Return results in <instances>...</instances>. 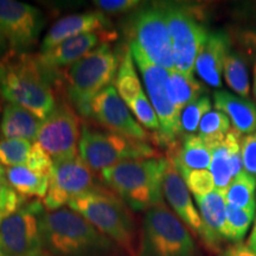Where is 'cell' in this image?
I'll return each mask as SVG.
<instances>
[{
  "label": "cell",
  "mask_w": 256,
  "mask_h": 256,
  "mask_svg": "<svg viewBox=\"0 0 256 256\" xmlns=\"http://www.w3.org/2000/svg\"><path fill=\"white\" fill-rule=\"evenodd\" d=\"M4 78L0 82V94L8 102L22 106L40 120H46L56 106L60 80L43 68L38 56L30 52L8 50L0 58Z\"/></svg>",
  "instance_id": "cell-1"
},
{
  "label": "cell",
  "mask_w": 256,
  "mask_h": 256,
  "mask_svg": "<svg viewBox=\"0 0 256 256\" xmlns=\"http://www.w3.org/2000/svg\"><path fill=\"white\" fill-rule=\"evenodd\" d=\"M40 229L48 256H127L115 243L72 209L42 211Z\"/></svg>",
  "instance_id": "cell-2"
},
{
  "label": "cell",
  "mask_w": 256,
  "mask_h": 256,
  "mask_svg": "<svg viewBox=\"0 0 256 256\" xmlns=\"http://www.w3.org/2000/svg\"><path fill=\"white\" fill-rule=\"evenodd\" d=\"M68 206L112 240L127 256H140L142 228L132 209L106 185L76 198Z\"/></svg>",
  "instance_id": "cell-3"
},
{
  "label": "cell",
  "mask_w": 256,
  "mask_h": 256,
  "mask_svg": "<svg viewBox=\"0 0 256 256\" xmlns=\"http://www.w3.org/2000/svg\"><path fill=\"white\" fill-rule=\"evenodd\" d=\"M166 165V158L130 160L104 170L101 179L130 209L147 211L164 203Z\"/></svg>",
  "instance_id": "cell-4"
},
{
  "label": "cell",
  "mask_w": 256,
  "mask_h": 256,
  "mask_svg": "<svg viewBox=\"0 0 256 256\" xmlns=\"http://www.w3.org/2000/svg\"><path fill=\"white\" fill-rule=\"evenodd\" d=\"M121 58L119 54L112 50L110 44H101L63 70L66 100L81 116L88 119L89 104L92 98L114 82Z\"/></svg>",
  "instance_id": "cell-5"
},
{
  "label": "cell",
  "mask_w": 256,
  "mask_h": 256,
  "mask_svg": "<svg viewBox=\"0 0 256 256\" xmlns=\"http://www.w3.org/2000/svg\"><path fill=\"white\" fill-rule=\"evenodd\" d=\"M78 152L80 158L96 172L130 160L159 158L156 150L147 142L110 130H98L88 124H82Z\"/></svg>",
  "instance_id": "cell-6"
},
{
  "label": "cell",
  "mask_w": 256,
  "mask_h": 256,
  "mask_svg": "<svg viewBox=\"0 0 256 256\" xmlns=\"http://www.w3.org/2000/svg\"><path fill=\"white\" fill-rule=\"evenodd\" d=\"M128 46H134L147 58L166 70L174 69V48L162 4L144 5L124 22Z\"/></svg>",
  "instance_id": "cell-7"
},
{
  "label": "cell",
  "mask_w": 256,
  "mask_h": 256,
  "mask_svg": "<svg viewBox=\"0 0 256 256\" xmlns=\"http://www.w3.org/2000/svg\"><path fill=\"white\" fill-rule=\"evenodd\" d=\"M142 228L140 256H200L186 226L165 203L145 211Z\"/></svg>",
  "instance_id": "cell-8"
},
{
  "label": "cell",
  "mask_w": 256,
  "mask_h": 256,
  "mask_svg": "<svg viewBox=\"0 0 256 256\" xmlns=\"http://www.w3.org/2000/svg\"><path fill=\"white\" fill-rule=\"evenodd\" d=\"M162 8L174 48V70L194 75L197 56L209 36V31L192 6L164 2Z\"/></svg>",
  "instance_id": "cell-9"
},
{
  "label": "cell",
  "mask_w": 256,
  "mask_h": 256,
  "mask_svg": "<svg viewBox=\"0 0 256 256\" xmlns=\"http://www.w3.org/2000/svg\"><path fill=\"white\" fill-rule=\"evenodd\" d=\"M80 118L66 98L56 101L54 110L42 121L37 142L51 156L54 162L76 158L78 153Z\"/></svg>",
  "instance_id": "cell-10"
},
{
  "label": "cell",
  "mask_w": 256,
  "mask_h": 256,
  "mask_svg": "<svg viewBox=\"0 0 256 256\" xmlns=\"http://www.w3.org/2000/svg\"><path fill=\"white\" fill-rule=\"evenodd\" d=\"M44 206L40 200L25 204L0 222V256H44L40 214Z\"/></svg>",
  "instance_id": "cell-11"
},
{
  "label": "cell",
  "mask_w": 256,
  "mask_h": 256,
  "mask_svg": "<svg viewBox=\"0 0 256 256\" xmlns=\"http://www.w3.org/2000/svg\"><path fill=\"white\" fill-rule=\"evenodd\" d=\"M130 46L134 63L140 70L144 84L148 94L150 101L158 115L160 124V140L171 145L176 138L180 136V113L176 110L168 95V84L170 70L156 66L140 49L134 46Z\"/></svg>",
  "instance_id": "cell-12"
},
{
  "label": "cell",
  "mask_w": 256,
  "mask_h": 256,
  "mask_svg": "<svg viewBox=\"0 0 256 256\" xmlns=\"http://www.w3.org/2000/svg\"><path fill=\"white\" fill-rule=\"evenodd\" d=\"M100 185L96 183L92 170L80 156L54 162L49 190L43 200V206L49 212L63 209L64 206H69L74 200Z\"/></svg>",
  "instance_id": "cell-13"
},
{
  "label": "cell",
  "mask_w": 256,
  "mask_h": 256,
  "mask_svg": "<svg viewBox=\"0 0 256 256\" xmlns=\"http://www.w3.org/2000/svg\"><path fill=\"white\" fill-rule=\"evenodd\" d=\"M44 28V16L34 6L16 0H0V30L14 52L36 46Z\"/></svg>",
  "instance_id": "cell-14"
},
{
  "label": "cell",
  "mask_w": 256,
  "mask_h": 256,
  "mask_svg": "<svg viewBox=\"0 0 256 256\" xmlns=\"http://www.w3.org/2000/svg\"><path fill=\"white\" fill-rule=\"evenodd\" d=\"M89 118L110 132L144 142L151 140L150 133L134 119L114 86H110L92 98L89 104Z\"/></svg>",
  "instance_id": "cell-15"
},
{
  "label": "cell",
  "mask_w": 256,
  "mask_h": 256,
  "mask_svg": "<svg viewBox=\"0 0 256 256\" xmlns=\"http://www.w3.org/2000/svg\"><path fill=\"white\" fill-rule=\"evenodd\" d=\"M118 38L115 31H98L80 34L52 48L46 52L37 54L43 68L54 75L72 66L101 44H110Z\"/></svg>",
  "instance_id": "cell-16"
},
{
  "label": "cell",
  "mask_w": 256,
  "mask_h": 256,
  "mask_svg": "<svg viewBox=\"0 0 256 256\" xmlns=\"http://www.w3.org/2000/svg\"><path fill=\"white\" fill-rule=\"evenodd\" d=\"M168 159V158H166ZM164 197L176 214V216L183 222L186 228L191 230L203 241L206 247L209 244V236L202 220L200 211L192 202L190 191L185 184L183 177L171 160L168 159L164 174Z\"/></svg>",
  "instance_id": "cell-17"
},
{
  "label": "cell",
  "mask_w": 256,
  "mask_h": 256,
  "mask_svg": "<svg viewBox=\"0 0 256 256\" xmlns=\"http://www.w3.org/2000/svg\"><path fill=\"white\" fill-rule=\"evenodd\" d=\"M232 46V43L229 32H209V36L197 56L194 72L198 78L210 87H222L224 62Z\"/></svg>",
  "instance_id": "cell-18"
},
{
  "label": "cell",
  "mask_w": 256,
  "mask_h": 256,
  "mask_svg": "<svg viewBox=\"0 0 256 256\" xmlns=\"http://www.w3.org/2000/svg\"><path fill=\"white\" fill-rule=\"evenodd\" d=\"M110 28L112 23L110 19L102 12H84L66 16L57 20L46 32L42 42L40 52H46L72 37L92 32L107 31V28Z\"/></svg>",
  "instance_id": "cell-19"
},
{
  "label": "cell",
  "mask_w": 256,
  "mask_h": 256,
  "mask_svg": "<svg viewBox=\"0 0 256 256\" xmlns=\"http://www.w3.org/2000/svg\"><path fill=\"white\" fill-rule=\"evenodd\" d=\"M242 134L232 130L223 142L211 148L210 172L215 186L224 191L234 177L243 171Z\"/></svg>",
  "instance_id": "cell-20"
},
{
  "label": "cell",
  "mask_w": 256,
  "mask_h": 256,
  "mask_svg": "<svg viewBox=\"0 0 256 256\" xmlns=\"http://www.w3.org/2000/svg\"><path fill=\"white\" fill-rule=\"evenodd\" d=\"M194 200L209 236L208 249L220 254L226 226V202L224 191L215 188L206 196L194 197Z\"/></svg>",
  "instance_id": "cell-21"
},
{
  "label": "cell",
  "mask_w": 256,
  "mask_h": 256,
  "mask_svg": "<svg viewBox=\"0 0 256 256\" xmlns=\"http://www.w3.org/2000/svg\"><path fill=\"white\" fill-rule=\"evenodd\" d=\"M216 110L228 116L232 130L249 136L256 132V104L250 98H244L228 90L214 92Z\"/></svg>",
  "instance_id": "cell-22"
},
{
  "label": "cell",
  "mask_w": 256,
  "mask_h": 256,
  "mask_svg": "<svg viewBox=\"0 0 256 256\" xmlns=\"http://www.w3.org/2000/svg\"><path fill=\"white\" fill-rule=\"evenodd\" d=\"M42 121L22 106L8 102L0 121L2 139H23L34 142Z\"/></svg>",
  "instance_id": "cell-23"
},
{
  "label": "cell",
  "mask_w": 256,
  "mask_h": 256,
  "mask_svg": "<svg viewBox=\"0 0 256 256\" xmlns=\"http://www.w3.org/2000/svg\"><path fill=\"white\" fill-rule=\"evenodd\" d=\"M168 159L174 162L177 170H209L211 164V148L194 134L184 136L182 144L170 145Z\"/></svg>",
  "instance_id": "cell-24"
},
{
  "label": "cell",
  "mask_w": 256,
  "mask_h": 256,
  "mask_svg": "<svg viewBox=\"0 0 256 256\" xmlns=\"http://www.w3.org/2000/svg\"><path fill=\"white\" fill-rule=\"evenodd\" d=\"M5 176L10 186L25 200L28 197L46 198L49 190V176L31 171L25 165L5 168Z\"/></svg>",
  "instance_id": "cell-25"
},
{
  "label": "cell",
  "mask_w": 256,
  "mask_h": 256,
  "mask_svg": "<svg viewBox=\"0 0 256 256\" xmlns=\"http://www.w3.org/2000/svg\"><path fill=\"white\" fill-rule=\"evenodd\" d=\"M166 89L170 101L179 113H182L188 104L203 96L206 92L204 86L194 78V75H186L174 69L170 70Z\"/></svg>",
  "instance_id": "cell-26"
},
{
  "label": "cell",
  "mask_w": 256,
  "mask_h": 256,
  "mask_svg": "<svg viewBox=\"0 0 256 256\" xmlns=\"http://www.w3.org/2000/svg\"><path fill=\"white\" fill-rule=\"evenodd\" d=\"M134 64L136 63H134L132 52H130V46H127L124 50L120 66L114 80V87L127 106L144 92Z\"/></svg>",
  "instance_id": "cell-27"
},
{
  "label": "cell",
  "mask_w": 256,
  "mask_h": 256,
  "mask_svg": "<svg viewBox=\"0 0 256 256\" xmlns=\"http://www.w3.org/2000/svg\"><path fill=\"white\" fill-rule=\"evenodd\" d=\"M223 78L226 86L241 98L250 96V80L244 56L236 50H230L223 66Z\"/></svg>",
  "instance_id": "cell-28"
},
{
  "label": "cell",
  "mask_w": 256,
  "mask_h": 256,
  "mask_svg": "<svg viewBox=\"0 0 256 256\" xmlns=\"http://www.w3.org/2000/svg\"><path fill=\"white\" fill-rule=\"evenodd\" d=\"M256 178L249 174L246 170L232 178L228 188L224 190V198L228 206L240 209H254Z\"/></svg>",
  "instance_id": "cell-29"
},
{
  "label": "cell",
  "mask_w": 256,
  "mask_h": 256,
  "mask_svg": "<svg viewBox=\"0 0 256 256\" xmlns=\"http://www.w3.org/2000/svg\"><path fill=\"white\" fill-rule=\"evenodd\" d=\"M232 130V122L226 114L217 110H211L200 121L198 136L212 148L223 142Z\"/></svg>",
  "instance_id": "cell-30"
},
{
  "label": "cell",
  "mask_w": 256,
  "mask_h": 256,
  "mask_svg": "<svg viewBox=\"0 0 256 256\" xmlns=\"http://www.w3.org/2000/svg\"><path fill=\"white\" fill-rule=\"evenodd\" d=\"M254 209H240L226 204V226L224 240L232 243L242 242L255 217Z\"/></svg>",
  "instance_id": "cell-31"
},
{
  "label": "cell",
  "mask_w": 256,
  "mask_h": 256,
  "mask_svg": "<svg viewBox=\"0 0 256 256\" xmlns=\"http://www.w3.org/2000/svg\"><path fill=\"white\" fill-rule=\"evenodd\" d=\"M32 144L23 139H0V165L5 168L26 165Z\"/></svg>",
  "instance_id": "cell-32"
},
{
  "label": "cell",
  "mask_w": 256,
  "mask_h": 256,
  "mask_svg": "<svg viewBox=\"0 0 256 256\" xmlns=\"http://www.w3.org/2000/svg\"><path fill=\"white\" fill-rule=\"evenodd\" d=\"M212 108V102L208 95L200 96L196 101L188 104L180 113V132L194 134L198 132L202 119Z\"/></svg>",
  "instance_id": "cell-33"
},
{
  "label": "cell",
  "mask_w": 256,
  "mask_h": 256,
  "mask_svg": "<svg viewBox=\"0 0 256 256\" xmlns=\"http://www.w3.org/2000/svg\"><path fill=\"white\" fill-rule=\"evenodd\" d=\"M178 171L194 197H204L216 188L210 170L180 168Z\"/></svg>",
  "instance_id": "cell-34"
},
{
  "label": "cell",
  "mask_w": 256,
  "mask_h": 256,
  "mask_svg": "<svg viewBox=\"0 0 256 256\" xmlns=\"http://www.w3.org/2000/svg\"><path fill=\"white\" fill-rule=\"evenodd\" d=\"M130 110L132 112L138 122L144 128H147L150 130H156L160 133V124L158 115H156L154 108L151 104V101L147 98L145 92H142L133 102H130L127 106Z\"/></svg>",
  "instance_id": "cell-35"
},
{
  "label": "cell",
  "mask_w": 256,
  "mask_h": 256,
  "mask_svg": "<svg viewBox=\"0 0 256 256\" xmlns=\"http://www.w3.org/2000/svg\"><path fill=\"white\" fill-rule=\"evenodd\" d=\"M229 36L232 46L238 48L240 54L256 60V28H234Z\"/></svg>",
  "instance_id": "cell-36"
},
{
  "label": "cell",
  "mask_w": 256,
  "mask_h": 256,
  "mask_svg": "<svg viewBox=\"0 0 256 256\" xmlns=\"http://www.w3.org/2000/svg\"><path fill=\"white\" fill-rule=\"evenodd\" d=\"M25 198L19 196L14 188L10 186L5 176V168L0 165V208L6 211L8 215L18 211L24 206Z\"/></svg>",
  "instance_id": "cell-37"
},
{
  "label": "cell",
  "mask_w": 256,
  "mask_h": 256,
  "mask_svg": "<svg viewBox=\"0 0 256 256\" xmlns=\"http://www.w3.org/2000/svg\"><path fill=\"white\" fill-rule=\"evenodd\" d=\"M26 166L31 171L37 172V174L49 176L54 168V160L51 159V156L44 151V148L42 147L37 142L32 144L30 156H28Z\"/></svg>",
  "instance_id": "cell-38"
},
{
  "label": "cell",
  "mask_w": 256,
  "mask_h": 256,
  "mask_svg": "<svg viewBox=\"0 0 256 256\" xmlns=\"http://www.w3.org/2000/svg\"><path fill=\"white\" fill-rule=\"evenodd\" d=\"M94 4L104 14H130L140 8L138 0H96Z\"/></svg>",
  "instance_id": "cell-39"
},
{
  "label": "cell",
  "mask_w": 256,
  "mask_h": 256,
  "mask_svg": "<svg viewBox=\"0 0 256 256\" xmlns=\"http://www.w3.org/2000/svg\"><path fill=\"white\" fill-rule=\"evenodd\" d=\"M243 168L256 178V132L242 138Z\"/></svg>",
  "instance_id": "cell-40"
},
{
  "label": "cell",
  "mask_w": 256,
  "mask_h": 256,
  "mask_svg": "<svg viewBox=\"0 0 256 256\" xmlns=\"http://www.w3.org/2000/svg\"><path fill=\"white\" fill-rule=\"evenodd\" d=\"M235 16L249 23V26L256 28V2H247L238 5Z\"/></svg>",
  "instance_id": "cell-41"
},
{
  "label": "cell",
  "mask_w": 256,
  "mask_h": 256,
  "mask_svg": "<svg viewBox=\"0 0 256 256\" xmlns=\"http://www.w3.org/2000/svg\"><path fill=\"white\" fill-rule=\"evenodd\" d=\"M218 256H256V252H252L246 243L238 242L232 243L223 250H220Z\"/></svg>",
  "instance_id": "cell-42"
},
{
  "label": "cell",
  "mask_w": 256,
  "mask_h": 256,
  "mask_svg": "<svg viewBox=\"0 0 256 256\" xmlns=\"http://www.w3.org/2000/svg\"><path fill=\"white\" fill-rule=\"evenodd\" d=\"M247 246L252 249V252H256V220H255L254 226H252V230L250 235H249V238H248Z\"/></svg>",
  "instance_id": "cell-43"
},
{
  "label": "cell",
  "mask_w": 256,
  "mask_h": 256,
  "mask_svg": "<svg viewBox=\"0 0 256 256\" xmlns=\"http://www.w3.org/2000/svg\"><path fill=\"white\" fill-rule=\"evenodd\" d=\"M8 50H10V48H8V40H6L4 34H2V30H0V58H2V57L4 56Z\"/></svg>",
  "instance_id": "cell-44"
},
{
  "label": "cell",
  "mask_w": 256,
  "mask_h": 256,
  "mask_svg": "<svg viewBox=\"0 0 256 256\" xmlns=\"http://www.w3.org/2000/svg\"><path fill=\"white\" fill-rule=\"evenodd\" d=\"M252 96H254L255 104H256V60L252 68Z\"/></svg>",
  "instance_id": "cell-45"
},
{
  "label": "cell",
  "mask_w": 256,
  "mask_h": 256,
  "mask_svg": "<svg viewBox=\"0 0 256 256\" xmlns=\"http://www.w3.org/2000/svg\"><path fill=\"white\" fill-rule=\"evenodd\" d=\"M6 216H8V214H6V211L2 209V208H0V222H2V220H4Z\"/></svg>",
  "instance_id": "cell-46"
},
{
  "label": "cell",
  "mask_w": 256,
  "mask_h": 256,
  "mask_svg": "<svg viewBox=\"0 0 256 256\" xmlns=\"http://www.w3.org/2000/svg\"><path fill=\"white\" fill-rule=\"evenodd\" d=\"M2 78H4V66H2V60H0V82H2Z\"/></svg>",
  "instance_id": "cell-47"
},
{
  "label": "cell",
  "mask_w": 256,
  "mask_h": 256,
  "mask_svg": "<svg viewBox=\"0 0 256 256\" xmlns=\"http://www.w3.org/2000/svg\"><path fill=\"white\" fill-rule=\"evenodd\" d=\"M44 256H48V255H44Z\"/></svg>",
  "instance_id": "cell-48"
}]
</instances>
